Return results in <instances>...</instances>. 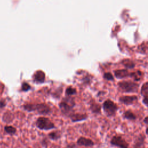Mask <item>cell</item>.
I'll use <instances>...</instances> for the list:
<instances>
[{
    "mask_svg": "<svg viewBox=\"0 0 148 148\" xmlns=\"http://www.w3.org/2000/svg\"><path fill=\"white\" fill-rule=\"evenodd\" d=\"M24 108L29 112L36 110L40 114H48L50 111V108L45 103L28 104L24 106Z\"/></svg>",
    "mask_w": 148,
    "mask_h": 148,
    "instance_id": "1",
    "label": "cell"
},
{
    "mask_svg": "<svg viewBox=\"0 0 148 148\" xmlns=\"http://www.w3.org/2000/svg\"><path fill=\"white\" fill-rule=\"evenodd\" d=\"M119 88L125 92H131L137 91L139 85L135 83L128 81H122L119 82Z\"/></svg>",
    "mask_w": 148,
    "mask_h": 148,
    "instance_id": "2",
    "label": "cell"
},
{
    "mask_svg": "<svg viewBox=\"0 0 148 148\" xmlns=\"http://www.w3.org/2000/svg\"><path fill=\"white\" fill-rule=\"evenodd\" d=\"M36 126L40 130H48L54 128V124L47 117H40L37 119Z\"/></svg>",
    "mask_w": 148,
    "mask_h": 148,
    "instance_id": "3",
    "label": "cell"
},
{
    "mask_svg": "<svg viewBox=\"0 0 148 148\" xmlns=\"http://www.w3.org/2000/svg\"><path fill=\"white\" fill-rule=\"evenodd\" d=\"M103 108L106 114L109 116L114 115L117 109V106L110 99L106 100L103 104Z\"/></svg>",
    "mask_w": 148,
    "mask_h": 148,
    "instance_id": "4",
    "label": "cell"
},
{
    "mask_svg": "<svg viewBox=\"0 0 148 148\" xmlns=\"http://www.w3.org/2000/svg\"><path fill=\"white\" fill-rule=\"evenodd\" d=\"M110 143L112 145L118 146L120 148H128V143L119 136H114L112 138Z\"/></svg>",
    "mask_w": 148,
    "mask_h": 148,
    "instance_id": "5",
    "label": "cell"
},
{
    "mask_svg": "<svg viewBox=\"0 0 148 148\" xmlns=\"http://www.w3.org/2000/svg\"><path fill=\"white\" fill-rule=\"evenodd\" d=\"M138 99L136 96H123L120 97L119 101L125 105H131Z\"/></svg>",
    "mask_w": 148,
    "mask_h": 148,
    "instance_id": "6",
    "label": "cell"
},
{
    "mask_svg": "<svg viewBox=\"0 0 148 148\" xmlns=\"http://www.w3.org/2000/svg\"><path fill=\"white\" fill-rule=\"evenodd\" d=\"M77 144L80 146H92L94 145V142L90 139H87L84 137H80L77 142Z\"/></svg>",
    "mask_w": 148,
    "mask_h": 148,
    "instance_id": "7",
    "label": "cell"
},
{
    "mask_svg": "<svg viewBox=\"0 0 148 148\" xmlns=\"http://www.w3.org/2000/svg\"><path fill=\"white\" fill-rule=\"evenodd\" d=\"M114 75L118 79H122L130 75L127 69H118L114 71Z\"/></svg>",
    "mask_w": 148,
    "mask_h": 148,
    "instance_id": "8",
    "label": "cell"
},
{
    "mask_svg": "<svg viewBox=\"0 0 148 148\" xmlns=\"http://www.w3.org/2000/svg\"><path fill=\"white\" fill-rule=\"evenodd\" d=\"M45 79V74L42 71H38L34 74V80L37 82L42 83L44 82Z\"/></svg>",
    "mask_w": 148,
    "mask_h": 148,
    "instance_id": "9",
    "label": "cell"
},
{
    "mask_svg": "<svg viewBox=\"0 0 148 148\" xmlns=\"http://www.w3.org/2000/svg\"><path fill=\"white\" fill-rule=\"evenodd\" d=\"M125 67H126L127 68H133L135 66V64L134 62L130 60V59H124L121 62Z\"/></svg>",
    "mask_w": 148,
    "mask_h": 148,
    "instance_id": "10",
    "label": "cell"
},
{
    "mask_svg": "<svg viewBox=\"0 0 148 148\" xmlns=\"http://www.w3.org/2000/svg\"><path fill=\"white\" fill-rule=\"evenodd\" d=\"M87 118V116L84 114H74L71 116L72 120L73 121H81L83 120H84Z\"/></svg>",
    "mask_w": 148,
    "mask_h": 148,
    "instance_id": "11",
    "label": "cell"
},
{
    "mask_svg": "<svg viewBox=\"0 0 148 148\" xmlns=\"http://www.w3.org/2000/svg\"><path fill=\"white\" fill-rule=\"evenodd\" d=\"M59 105H60V108L61 109L62 111L64 112H69L71 109V106H70L66 102H61Z\"/></svg>",
    "mask_w": 148,
    "mask_h": 148,
    "instance_id": "12",
    "label": "cell"
},
{
    "mask_svg": "<svg viewBox=\"0 0 148 148\" xmlns=\"http://www.w3.org/2000/svg\"><path fill=\"white\" fill-rule=\"evenodd\" d=\"M124 117L125 119H127L129 120H135L136 119L135 114L130 110L126 111L124 114Z\"/></svg>",
    "mask_w": 148,
    "mask_h": 148,
    "instance_id": "13",
    "label": "cell"
},
{
    "mask_svg": "<svg viewBox=\"0 0 148 148\" xmlns=\"http://www.w3.org/2000/svg\"><path fill=\"white\" fill-rule=\"evenodd\" d=\"M141 93L142 95H146L148 94V82L145 83L141 87Z\"/></svg>",
    "mask_w": 148,
    "mask_h": 148,
    "instance_id": "14",
    "label": "cell"
},
{
    "mask_svg": "<svg viewBox=\"0 0 148 148\" xmlns=\"http://www.w3.org/2000/svg\"><path fill=\"white\" fill-rule=\"evenodd\" d=\"M49 137L53 140H57L60 137V135L58 132L56 131V132H53L50 133L49 134Z\"/></svg>",
    "mask_w": 148,
    "mask_h": 148,
    "instance_id": "15",
    "label": "cell"
},
{
    "mask_svg": "<svg viewBox=\"0 0 148 148\" xmlns=\"http://www.w3.org/2000/svg\"><path fill=\"white\" fill-rule=\"evenodd\" d=\"M5 130L7 133L10 134H14L16 131V128L12 126H6L5 127Z\"/></svg>",
    "mask_w": 148,
    "mask_h": 148,
    "instance_id": "16",
    "label": "cell"
},
{
    "mask_svg": "<svg viewBox=\"0 0 148 148\" xmlns=\"http://www.w3.org/2000/svg\"><path fill=\"white\" fill-rule=\"evenodd\" d=\"M10 118H12V114L10 112H6L3 115V120L4 121L9 123V122L11 121V120H12V119H10Z\"/></svg>",
    "mask_w": 148,
    "mask_h": 148,
    "instance_id": "17",
    "label": "cell"
},
{
    "mask_svg": "<svg viewBox=\"0 0 148 148\" xmlns=\"http://www.w3.org/2000/svg\"><path fill=\"white\" fill-rule=\"evenodd\" d=\"M76 90L72 87H68L66 89L65 91V93L66 95H72V94H75L76 93Z\"/></svg>",
    "mask_w": 148,
    "mask_h": 148,
    "instance_id": "18",
    "label": "cell"
},
{
    "mask_svg": "<svg viewBox=\"0 0 148 148\" xmlns=\"http://www.w3.org/2000/svg\"><path fill=\"white\" fill-rule=\"evenodd\" d=\"M91 109L92 112L95 113H98L100 111V106L98 104H94L91 106Z\"/></svg>",
    "mask_w": 148,
    "mask_h": 148,
    "instance_id": "19",
    "label": "cell"
},
{
    "mask_svg": "<svg viewBox=\"0 0 148 148\" xmlns=\"http://www.w3.org/2000/svg\"><path fill=\"white\" fill-rule=\"evenodd\" d=\"M31 88V86L26 82H24L23 84H22V87H21V89L23 91H27L28 90H29Z\"/></svg>",
    "mask_w": 148,
    "mask_h": 148,
    "instance_id": "20",
    "label": "cell"
},
{
    "mask_svg": "<svg viewBox=\"0 0 148 148\" xmlns=\"http://www.w3.org/2000/svg\"><path fill=\"white\" fill-rule=\"evenodd\" d=\"M103 77L106 79V80H113V75L109 73V72H107V73H105L103 75Z\"/></svg>",
    "mask_w": 148,
    "mask_h": 148,
    "instance_id": "21",
    "label": "cell"
},
{
    "mask_svg": "<svg viewBox=\"0 0 148 148\" xmlns=\"http://www.w3.org/2000/svg\"><path fill=\"white\" fill-rule=\"evenodd\" d=\"M143 102L148 106V95H145L144 98L143 99Z\"/></svg>",
    "mask_w": 148,
    "mask_h": 148,
    "instance_id": "22",
    "label": "cell"
},
{
    "mask_svg": "<svg viewBox=\"0 0 148 148\" xmlns=\"http://www.w3.org/2000/svg\"><path fill=\"white\" fill-rule=\"evenodd\" d=\"M5 105V102L4 101H0V108L4 107Z\"/></svg>",
    "mask_w": 148,
    "mask_h": 148,
    "instance_id": "23",
    "label": "cell"
},
{
    "mask_svg": "<svg viewBox=\"0 0 148 148\" xmlns=\"http://www.w3.org/2000/svg\"><path fill=\"white\" fill-rule=\"evenodd\" d=\"M144 122H145L146 124H148V116L145 118V119H144Z\"/></svg>",
    "mask_w": 148,
    "mask_h": 148,
    "instance_id": "24",
    "label": "cell"
},
{
    "mask_svg": "<svg viewBox=\"0 0 148 148\" xmlns=\"http://www.w3.org/2000/svg\"><path fill=\"white\" fill-rule=\"evenodd\" d=\"M146 133L147 134H148V127L146 128Z\"/></svg>",
    "mask_w": 148,
    "mask_h": 148,
    "instance_id": "25",
    "label": "cell"
}]
</instances>
